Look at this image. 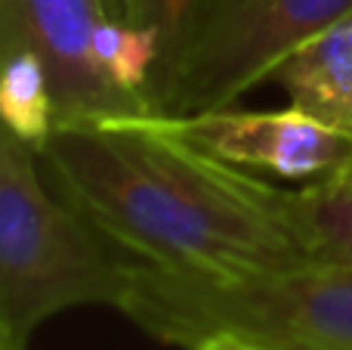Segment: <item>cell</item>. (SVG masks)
Segmentation results:
<instances>
[{"mask_svg":"<svg viewBox=\"0 0 352 350\" xmlns=\"http://www.w3.org/2000/svg\"><path fill=\"white\" fill-rule=\"evenodd\" d=\"M155 341L195 350L219 335L263 350H352V270L300 267L210 279L133 264L121 301Z\"/></svg>","mask_w":352,"mask_h":350,"instance_id":"obj_3","label":"cell"},{"mask_svg":"<svg viewBox=\"0 0 352 350\" xmlns=\"http://www.w3.org/2000/svg\"><path fill=\"white\" fill-rule=\"evenodd\" d=\"M102 16V0H0V50H28L43 62L56 127L152 118L146 99L99 68L93 34Z\"/></svg>","mask_w":352,"mask_h":350,"instance_id":"obj_5","label":"cell"},{"mask_svg":"<svg viewBox=\"0 0 352 350\" xmlns=\"http://www.w3.org/2000/svg\"><path fill=\"white\" fill-rule=\"evenodd\" d=\"M164 121V118H161ZM192 146L244 171H266L281 180H318L352 158V136L287 105L278 112L213 109L164 121Z\"/></svg>","mask_w":352,"mask_h":350,"instance_id":"obj_6","label":"cell"},{"mask_svg":"<svg viewBox=\"0 0 352 350\" xmlns=\"http://www.w3.org/2000/svg\"><path fill=\"white\" fill-rule=\"evenodd\" d=\"M269 78L291 105L352 136V16L300 43Z\"/></svg>","mask_w":352,"mask_h":350,"instance_id":"obj_7","label":"cell"},{"mask_svg":"<svg viewBox=\"0 0 352 350\" xmlns=\"http://www.w3.org/2000/svg\"><path fill=\"white\" fill-rule=\"evenodd\" d=\"M297 208L312 260L352 270V158L297 189Z\"/></svg>","mask_w":352,"mask_h":350,"instance_id":"obj_8","label":"cell"},{"mask_svg":"<svg viewBox=\"0 0 352 350\" xmlns=\"http://www.w3.org/2000/svg\"><path fill=\"white\" fill-rule=\"evenodd\" d=\"M352 16V0H195L158 62L146 103L152 118L229 109L300 43Z\"/></svg>","mask_w":352,"mask_h":350,"instance_id":"obj_4","label":"cell"},{"mask_svg":"<svg viewBox=\"0 0 352 350\" xmlns=\"http://www.w3.org/2000/svg\"><path fill=\"white\" fill-rule=\"evenodd\" d=\"M37 158L50 186L140 264L210 279L316 264L297 189L192 146L161 118L56 127Z\"/></svg>","mask_w":352,"mask_h":350,"instance_id":"obj_1","label":"cell"},{"mask_svg":"<svg viewBox=\"0 0 352 350\" xmlns=\"http://www.w3.org/2000/svg\"><path fill=\"white\" fill-rule=\"evenodd\" d=\"M0 115L10 134L34 149L56 130L47 68L28 50H0Z\"/></svg>","mask_w":352,"mask_h":350,"instance_id":"obj_9","label":"cell"},{"mask_svg":"<svg viewBox=\"0 0 352 350\" xmlns=\"http://www.w3.org/2000/svg\"><path fill=\"white\" fill-rule=\"evenodd\" d=\"M37 149L0 134V350H25L43 320L72 307H121L133 279L115 248L41 177Z\"/></svg>","mask_w":352,"mask_h":350,"instance_id":"obj_2","label":"cell"},{"mask_svg":"<svg viewBox=\"0 0 352 350\" xmlns=\"http://www.w3.org/2000/svg\"><path fill=\"white\" fill-rule=\"evenodd\" d=\"M93 50H96L99 68L111 84L146 99L152 74L161 62V37L155 31L133 28V25L102 16L93 34Z\"/></svg>","mask_w":352,"mask_h":350,"instance_id":"obj_10","label":"cell"},{"mask_svg":"<svg viewBox=\"0 0 352 350\" xmlns=\"http://www.w3.org/2000/svg\"><path fill=\"white\" fill-rule=\"evenodd\" d=\"M105 16L133 28L155 31L161 37V59L176 43L195 0H102Z\"/></svg>","mask_w":352,"mask_h":350,"instance_id":"obj_11","label":"cell"},{"mask_svg":"<svg viewBox=\"0 0 352 350\" xmlns=\"http://www.w3.org/2000/svg\"><path fill=\"white\" fill-rule=\"evenodd\" d=\"M195 350H263V347H254V344H248V341L229 338V335H219V338L204 341V344H198Z\"/></svg>","mask_w":352,"mask_h":350,"instance_id":"obj_12","label":"cell"}]
</instances>
